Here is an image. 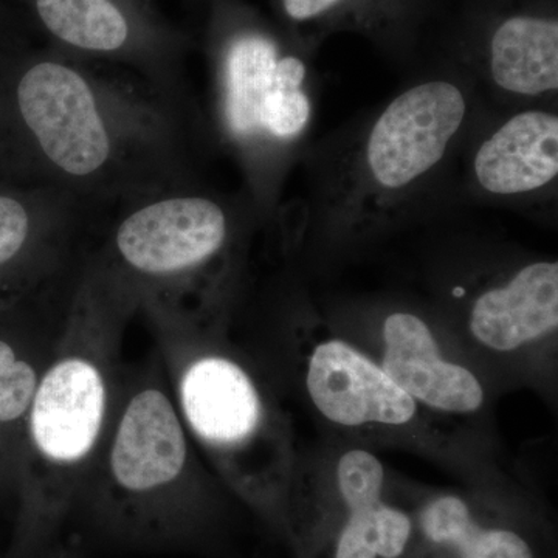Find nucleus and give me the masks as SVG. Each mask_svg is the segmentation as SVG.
<instances>
[{
  "label": "nucleus",
  "instance_id": "nucleus-1",
  "mask_svg": "<svg viewBox=\"0 0 558 558\" xmlns=\"http://www.w3.org/2000/svg\"><path fill=\"white\" fill-rule=\"evenodd\" d=\"M191 148L186 98L65 58L0 60V179L65 191L101 216L193 182Z\"/></svg>",
  "mask_w": 558,
  "mask_h": 558
},
{
  "label": "nucleus",
  "instance_id": "nucleus-2",
  "mask_svg": "<svg viewBox=\"0 0 558 558\" xmlns=\"http://www.w3.org/2000/svg\"><path fill=\"white\" fill-rule=\"evenodd\" d=\"M137 312L131 290L87 248L25 418L17 478L36 520L53 523L78 498L119 405L121 343Z\"/></svg>",
  "mask_w": 558,
  "mask_h": 558
},
{
  "label": "nucleus",
  "instance_id": "nucleus-3",
  "mask_svg": "<svg viewBox=\"0 0 558 558\" xmlns=\"http://www.w3.org/2000/svg\"><path fill=\"white\" fill-rule=\"evenodd\" d=\"M238 227V209L193 180L121 205L94 250L131 290L138 312L153 307L204 322Z\"/></svg>",
  "mask_w": 558,
  "mask_h": 558
},
{
  "label": "nucleus",
  "instance_id": "nucleus-4",
  "mask_svg": "<svg viewBox=\"0 0 558 558\" xmlns=\"http://www.w3.org/2000/svg\"><path fill=\"white\" fill-rule=\"evenodd\" d=\"M307 69L260 32L234 33L216 62V113L260 202L269 199L286 149L310 124Z\"/></svg>",
  "mask_w": 558,
  "mask_h": 558
},
{
  "label": "nucleus",
  "instance_id": "nucleus-5",
  "mask_svg": "<svg viewBox=\"0 0 558 558\" xmlns=\"http://www.w3.org/2000/svg\"><path fill=\"white\" fill-rule=\"evenodd\" d=\"M149 323L172 399L190 438L242 480L244 458L270 427L269 410L241 362L202 339L201 322L171 312L140 311Z\"/></svg>",
  "mask_w": 558,
  "mask_h": 558
},
{
  "label": "nucleus",
  "instance_id": "nucleus-6",
  "mask_svg": "<svg viewBox=\"0 0 558 558\" xmlns=\"http://www.w3.org/2000/svg\"><path fill=\"white\" fill-rule=\"evenodd\" d=\"M100 215L65 191L0 179V304L28 295L72 267Z\"/></svg>",
  "mask_w": 558,
  "mask_h": 558
},
{
  "label": "nucleus",
  "instance_id": "nucleus-7",
  "mask_svg": "<svg viewBox=\"0 0 558 558\" xmlns=\"http://www.w3.org/2000/svg\"><path fill=\"white\" fill-rule=\"evenodd\" d=\"M457 84L435 80L398 95L371 128L363 149V179L379 193H402L442 161L468 117Z\"/></svg>",
  "mask_w": 558,
  "mask_h": 558
},
{
  "label": "nucleus",
  "instance_id": "nucleus-8",
  "mask_svg": "<svg viewBox=\"0 0 558 558\" xmlns=\"http://www.w3.org/2000/svg\"><path fill=\"white\" fill-rule=\"evenodd\" d=\"M83 258L28 295L0 304V475L17 476L33 392L60 337Z\"/></svg>",
  "mask_w": 558,
  "mask_h": 558
},
{
  "label": "nucleus",
  "instance_id": "nucleus-9",
  "mask_svg": "<svg viewBox=\"0 0 558 558\" xmlns=\"http://www.w3.org/2000/svg\"><path fill=\"white\" fill-rule=\"evenodd\" d=\"M306 387L319 413L344 427L371 422L403 425L416 414V400L373 360L341 340L314 349Z\"/></svg>",
  "mask_w": 558,
  "mask_h": 558
},
{
  "label": "nucleus",
  "instance_id": "nucleus-10",
  "mask_svg": "<svg viewBox=\"0 0 558 558\" xmlns=\"http://www.w3.org/2000/svg\"><path fill=\"white\" fill-rule=\"evenodd\" d=\"M385 373L413 400L447 413H475L484 391L472 371L439 355L427 323L407 312H396L384 325Z\"/></svg>",
  "mask_w": 558,
  "mask_h": 558
},
{
  "label": "nucleus",
  "instance_id": "nucleus-11",
  "mask_svg": "<svg viewBox=\"0 0 558 558\" xmlns=\"http://www.w3.org/2000/svg\"><path fill=\"white\" fill-rule=\"evenodd\" d=\"M481 189L494 196H524L556 182L558 119L546 110H524L481 143L473 159Z\"/></svg>",
  "mask_w": 558,
  "mask_h": 558
},
{
  "label": "nucleus",
  "instance_id": "nucleus-12",
  "mask_svg": "<svg viewBox=\"0 0 558 558\" xmlns=\"http://www.w3.org/2000/svg\"><path fill=\"white\" fill-rule=\"evenodd\" d=\"M35 9L40 24L62 46L92 57L134 62L150 86L185 98L183 87L140 46L134 21L117 0H35Z\"/></svg>",
  "mask_w": 558,
  "mask_h": 558
},
{
  "label": "nucleus",
  "instance_id": "nucleus-13",
  "mask_svg": "<svg viewBox=\"0 0 558 558\" xmlns=\"http://www.w3.org/2000/svg\"><path fill=\"white\" fill-rule=\"evenodd\" d=\"M558 326V263L529 264L501 288L481 293L470 312L476 340L508 352L538 340Z\"/></svg>",
  "mask_w": 558,
  "mask_h": 558
},
{
  "label": "nucleus",
  "instance_id": "nucleus-14",
  "mask_svg": "<svg viewBox=\"0 0 558 558\" xmlns=\"http://www.w3.org/2000/svg\"><path fill=\"white\" fill-rule=\"evenodd\" d=\"M385 472L379 459L365 450L340 458L337 481L349 509L336 558H398L411 537L410 517L381 501Z\"/></svg>",
  "mask_w": 558,
  "mask_h": 558
},
{
  "label": "nucleus",
  "instance_id": "nucleus-15",
  "mask_svg": "<svg viewBox=\"0 0 558 558\" xmlns=\"http://www.w3.org/2000/svg\"><path fill=\"white\" fill-rule=\"evenodd\" d=\"M490 73L497 86L520 97L558 89V22L513 16L490 39Z\"/></svg>",
  "mask_w": 558,
  "mask_h": 558
},
{
  "label": "nucleus",
  "instance_id": "nucleus-16",
  "mask_svg": "<svg viewBox=\"0 0 558 558\" xmlns=\"http://www.w3.org/2000/svg\"><path fill=\"white\" fill-rule=\"evenodd\" d=\"M425 537L450 545L462 558H532V550L519 534L506 529H483L473 521L461 498L433 499L421 517Z\"/></svg>",
  "mask_w": 558,
  "mask_h": 558
},
{
  "label": "nucleus",
  "instance_id": "nucleus-17",
  "mask_svg": "<svg viewBox=\"0 0 558 558\" xmlns=\"http://www.w3.org/2000/svg\"><path fill=\"white\" fill-rule=\"evenodd\" d=\"M341 0H282L286 14L293 21H310L336 7Z\"/></svg>",
  "mask_w": 558,
  "mask_h": 558
}]
</instances>
